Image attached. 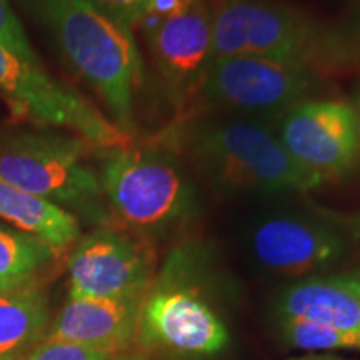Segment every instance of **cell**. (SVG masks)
<instances>
[{
  "instance_id": "6da1fadb",
  "label": "cell",
  "mask_w": 360,
  "mask_h": 360,
  "mask_svg": "<svg viewBox=\"0 0 360 360\" xmlns=\"http://www.w3.org/2000/svg\"><path fill=\"white\" fill-rule=\"evenodd\" d=\"M222 192H312L323 187L292 159L274 124L231 114L179 117L148 141Z\"/></svg>"
},
{
  "instance_id": "7a4b0ae2",
  "label": "cell",
  "mask_w": 360,
  "mask_h": 360,
  "mask_svg": "<svg viewBox=\"0 0 360 360\" xmlns=\"http://www.w3.org/2000/svg\"><path fill=\"white\" fill-rule=\"evenodd\" d=\"M214 58L265 57L307 67L323 79L360 72L352 35L281 0H209Z\"/></svg>"
},
{
  "instance_id": "3957f363",
  "label": "cell",
  "mask_w": 360,
  "mask_h": 360,
  "mask_svg": "<svg viewBox=\"0 0 360 360\" xmlns=\"http://www.w3.org/2000/svg\"><path fill=\"white\" fill-rule=\"evenodd\" d=\"M32 6L69 65L105 105L112 122L134 139L135 92L142 82L134 30L89 0H32Z\"/></svg>"
},
{
  "instance_id": "277c9868",
  "label": "cell",
  "mask_w": 360,
  "mask_h": 360,
  "mask_svg": "<svg viewBox=\"0 0 360 360\" xmlns=\"http://www.w3.org/2000/svg\"><path fill=\"white\" fill-rule=\"evenodd\" d=\"M103 197L125 229L150 238L182 227L199 210L195 187L182 160L165 148H97Z\"/></svg>"
},
{
  "instance_id": "5b68a950",
  "label": "cell",
  "mask_w": 360,
  "mask_h": 360,
  "mask_svg": "<svg viewBox=\"0 0 360 360\" xmlns=\"http://www.w3.org/2000/svg\"><path fill=\"white\" fill-rule=\"evenodd\" d=\"M137 340L182 357L214 355L227 345V327L204 283V259L193 247L175 249L155 274L142 300Z\"/></svg>"
},
{
  "instance_id": "8992f818",
  "label": "cell",
  "mask_w": 360,
  "mask_h": 360,
  "mask_svg": "<svg viewBox=\"0 0 360 360\" xmlns=\"http://www.w3.org/2000/svg\"><path fill=\"white\" fill-rule=\"evenodd\" d=\"M327 79L307 67L265 57L214 58L182 114H231L274 120L295 103L321 97Z\"/></svg>"
},
{
  "instance_id": "52a82bcc",
  "label": "cell",
  "mask_w": 360,
  "mask_h": 360,
  "mask_svg": "<svg viewBox=\"0 0 360 360\" xmlns=\"http://www.w3.org/2000/svg\"><path fill=\"white\" fill-rule=\"evenodd\" d=\"M97 148L75 135L17 132L0 135V179L34 195L107 219L97 170L85 162Z\"/></svg>"
},
{
  "instance_id": "ba28073f",
  "label": "cell",
  "mask_w": 360,
  "mask_h": 360,
  "mask_svg": "<svg viewBox=\"0 0 360 360\" xmlns=\"http://www.w3.org/2000/svg\"><path fill=\"white\" fill-rule=\"evenodd\" d=\"M0 94L20 115L40 127H60L96 148L125 147L124 134L82 94L52 79L42 64H32L0 45Z\"/></svg>"
},
{
  "instance_id": "9c48e42d",
  "label": "cell",
  "mask_w": 360,
  "mask_h": 360,
  "mask_svg": "<svg viewBox=\"0 0 360 360\" xmlns=\"http://www.w3.org/2000/svg\"><path fill=\"white\" fill-rule=\"evenodd\" d=\"M272 124L292 159L323 186L340 182L359 169L360 119L350 101L307 98Z\"/></svg>"
},
{
  "instance_id": "30bf717a",
  "label": "cell",
  "mask_w": 360,
  "mask_h": 360,
  "mask_svg": "<svg viewBox=\"0 0 360 360\" xmlns=\"http://www.w3.org/2000/svg\"><path fill=\"white\" fill-rule=\"evenodd\" d=\"M67 269L70 299H135L154 281L157 255L148 237L103 225L79 238Z\"/></svg>"
},
{
  "instance_id": "8fae6325",
  "label": "cell",
  "mask_w": 360,
  "mask_h": 360,
  "mask_svg": "<svg viewBox=\"0 0 360 360\" xmlns=\"http://www.w3.org/2000/svg\"><path fill=\"white\" fill-rule=\"evenodd\" d=\"M141 25L146 29L148 49L174 105V115L182 114L214 62L209 0H199L164 19L147 17Z\"/></svg>"
},
{
  "instance_id": "7c38bea8",
  "label": "cell",
  "mask_w": 360,
  "mask_h": 360,
  "mask_svg": "<svg viewBox=\"0 0 360 360\" xmlns=\"http://www.w3.org/2000/svg\"><path fill=\"white\" fill-rule=\"evenodd\" d=\"M255 257L274 272L302 277L334 264L344 254L342 237L327 225L302 217H274L252 237Z\"/></svg>"
},
{
  "instance_id": "4fadbf2b",
  "label": "cell",
  "mask_w": 360,
  "mask_h": 360,
  "mask_svg": "<svg viewBox=\"0 0 360 360\" xmlns=\"http://www.w3.org/2000/svg\"><path fill=\"white\" fill-rule=\"evenodd\" d=\"M142 300L143 297L70 299L44 339L69 342L110 355L127 352L137 340Z\"/></svg>"
},
{
  "instance_id": "5bb4252c",
  "label": "cell",
  "mask_w": 360,
  "mask_h": 360,
  "mask_svg": "<svg viewBox=\"0 0 360 360\" xmlns=\"http://www.w3.org/2000/svg\"><path fill=\"white\" fill-rule=\"evenodd\" d=\"M0 220L19 232L37 238L57 254L70 249L80 238V224L70 210L22 191L0 179Z\"/></svg>"
},
{
  "instance_id": "9a60e30c",
  "label": "cell",
  "mask_w": 360,
  "mask_h": 360,
  "mask_svg": "<svg viewBox=\"0 0 360 360\" xmlns=\"http://www.w3.org/2000/svg\"><path fill=\"white\" fill-rule=\"evenodd\" d=\"M281 319H297L360 335V299L328 278L295 283L278 300Z\"/></svg>"
},
{
  "instance_id": "2e32d148",
  "label": "cell",
  "mask_w": 360,
  "mask_h": 360,
  "mask_svg": "<svg viewBox=\"0 0 360 360\" xmlns=\"http://www.w3.org/2000/svg\"><path fill=\"white\" fill-rule=\"evenodd\" d=\"M47 330L49 304L39 277L0 295V360H20Z\"/></svg>"
},
{
  "instance_id": "e0dca14e",
  "label": "cell",
  "mask_w": 360,
  "mask_h": 360,
  "mask_svg": "<svg viewBox=\"0 0 360 360\" xmlns=\"http://www.w3.org/2000/svg\"><path fill=\"white\" fill-rule=\"evenodd\" d=\"M56 257L37 238L0 225V277H32Z\"/></svg>"
},
{
  "instance_id": "ac0fdd59",
  "label": "cell",
  "mask_w": 360,
  "mask_h": 360,
  "mask_svg": "<svg viewBox=\"0 0 360 360\" xmlns=\"http://www.w3.org/2000/svg\"><path fill=\"white\" fill-rule=\"evenodd\" d=\"M282 334L292 347L297 349L360 350V335L297 319H282Z\"/></svg>"
},
{
  "instance_id": "d6986e66",
  "label": "cell",
  "mask_w": 360,
  "mask_h": 360,
  "mask_svg": "<svg viewBox=\"0 0 360 360\" xmlns=\"http://www.w3.org/2000/svg\"><path fill=\"white\" fill-rule=\"evenodd\" d=\"M0 45L27 62L40 64V58L27 39L24 27L8 0H0Z\"/></svg>"
},
{
  "instance_id": "ffe728a7",
  "label": "cell",
  "mask_w": 360,
  "mask_h": 360,
  "mask_svg": "<svg viewBox=\"0 0 360 360\" xmlns=\"http://www.w3.org/2000/svg\"><path fill=\"white\" fill-rule=\"evenodd\" d=\"M110 354L77 344L42 339L20 360H105Z\"/></svg>"
},
{
  "instance_id": "44dd1931",
  "label": "cell",
  "mask_w": 360,
  "mask_h": 360,
  "mask_svg": "<svg viewBox=\"0 0 360 360\" xmlns=\"http://www.w3.org/2000/svg\"><path fill=\"white\" fill-rule=\"evenodd\" d=\"M98 11L129 29L141 25L148 13V0H89Z\"/></svg>"
},
{
  "instance_id": "7402d4cb",
  "label": "cell",
  "mask_w": 360,
  "mask_h": 360,
  "mask_svg": "<svg viewBox=\"0 0 360 360\" xmlns=\"http://www.w3.org/2000/svg\"><path fill=\"white\" fill-rule=\"evenodd\" d=\"M330 278L335 283H339V285L344 287V289L352 292L354 295H357L360 299V270H357V272L339 274V276H334Z\"/></svg>"
},
{
  "instance_id": "603a6c76",
  "label": "cell",
  "mask_w": 360,
  "mask_h": 360,
  "mask_svg": "<svg viewBox=\"0 0 360 360\" xmlns=\"http://www.w3.org/2000/svg\"><path fill=\"white\" fill-rule=\"evenodd\" d=\"M34 278H37V276H32V277H0V295H4V294H7V292L17 289V287H22L24 283L34 281Z\"/></svg>"
},
{
  "instance_id": "cb8c5ba5",
  "label": "cell",
  "mask_w": 360,
  "mask_h": 360,
  "mask_svg": "<svg viewBox=\"0 0 360 360\" xmlns=\"http://www.w3.org/2000/svg\"><path fill=\"white\" fill-rule=\"evenodd\" d=\"M352 35L357 40V44L360 45V0H357V4H355V8H354V30H352Z\"/></svg>"
},
{
  "instance_id": "d4e9b609",
  "label": "cell",
  "mask_w": 360,
  "mask_h": 360,
  "mask_svg": "<svg viewBox=\"0 0 360 360\" xmlns=\"http://www.w3.org/2000/svg\"><path fill=\"white\" fill-rule=\"evenodd\" d=\"M105 360H148L146 355L141 354H130V352H120V354H114L110 357H107Z\"/></svg>"
},
{
  "instance_id": "484cf974",
  "label": "cell",
  "mask_w": 360,
  "mask_h": 360,
  "mask_svg": "<svg viewBox=\"0 0 360 360\" xmlns=\"http://www.w3.org/2000/svg\"><path fill=\"white\" fill-rule=\"evenodd\" d=\"M290 360H344V359L335 357V355H319V354H312V355H304V357L290 359Z\"/></svg>"
},
{
  "instance_id": "4316f807",
  "label": "cell",
  "mask_w": 360,
  "mask_h": 360,
  "mask_svg": "<svg viewBox=\"0 0 360 360\" xmlns=\"http://www.w3.org/2000/svg\"><path fill=\"white\" fill-rule=\"evenodd\" d=\"M345 224H347L349 227L352 229V231L360 237V214L352 215V217H347L345 219Z\"/></svg>"
},
{
  "instance_id": "83f0119b",
  "label": "cell",
  "mask_w": 360,
  "mask_h": 360,
  "mask_svg": "<svg viewBox=\"0 0 360 360\" xmlns=\"http://www.w3.org/2000/svg\"><path fill=\"white\" fill-rule=\"evenodd\" d=\"M354 103V107H355V110H357V114H359V119H360V87L355 90V96H354V98L352 101H350Z\"/></svg>"
}]
</instances>
